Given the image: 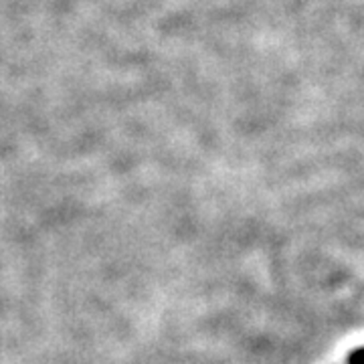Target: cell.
Returning a JSON list of instances; mask_svg holds the SVG:
<instances>
[{
  "mask_svg": "<svg viewBox=\"0 0 364 364\" xmlns=\"http://www.w3.org/2000/svg\"><path fill=\"white\" fill-rule=\"evenodd\" d=\"M348 364H364V348L352 350L348 356Z\"/></svg>",
  "mask_w": 364,
  "mask_h": 364,
  "instance_id": "1",
  "label": "cell"
}]
</instances>
